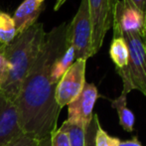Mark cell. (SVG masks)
Returning a JSON list of instances; mask_svg holds the SVG:
<instances>
[{
  "label": "cell",
  "mask_w": 146,
  "mask_h": 146,
  "mask_svg": "<svg viewBox=\"0 0 146 146\" xmlns=\"http://www.w3.org/2000/svg\"><path fill=\"white\" fill-rule=\"evenodd\" d=\"M43 10L42 2L34 0H24L15 10L13 16L17 35L28 30L37 23L39 16Z\"/></svg>",
  "instance_id": "obj_10"
},
{
  "label": "cell",
  "mask_w": 146,
  "mask_h": 146,
  "mask_svg": "<svg viewBox=\"0 0 146 146\" xmlns=\"http://www.w3.org/2000/svg\"><path fill=\"white\" fill-rule=\"evenodd\" d=\"M110 55L115 69H122L128 63V49L125 40L121 36L113 37L110 43Z\"/></svg>",
  "instance_id": "obj_13"
},
{
  "label": "cell",
  "mask_w": 146,
  "mask_h": 146,
  "mask_svg": "<svg viewBox=\"0 0 146 146\" xmlns=\"http://www.w3.org/2000/svg\"><path fill=\"white\" fill-rule=\"evenodd\" d=\"M45 35L44 25L37 22L28 30L18 34L9 44L4 45L10 70L7 81L0 90L12 102L17 98L23 81L38 57Z\"/></svg>",
  "instance_id": "obj_2"
},
{
  "label": "cell",
  "mask_w": 146,
  "mask_h": 146,
  "mask_svg": "<svg viewBox=\"0 0 146 146\" xmlns=\"http://www.w3.org/2000/svg\"><path fill=\"white\" fill-rule=\"evenodd\" d=\"M76 61L75 58V51L74 48L69 45L65 50V52L57 58L53 63L50 70V79L54 85H57L61 78L64 76V74L69 70V68L74 64Z\"/></svg>",
  "instance_id": "obj_12"
},
{
  "label": "cell",
  "mask_w": 146,
  "mask_h": 146,
  "mask_svg": "<svg viewBox=\"0 0 146 146\" xmlns=\"http://www.w3.org/2000/svg\"><path fill=\"white\" fill-rule=\"evenodd\" d=\"M145 13L129 0H114L112 29L113 37L124 33L143 36Z\"/></svg>",
  "instance_id": "obj_6"
},
{
  "label": "cell",
  "mask_w": 146,
  "mask_h": 146,
  "mask_svg": "<svg viewBox=\"0 0 146 146\" xmlns=\"http://www.w3.org/2000/svg\"><path fill=\"white\" fill-rule=\"evenodd\" d=\"M67 1L68 0H56V2H55V6H54L55 11H58L60 8H61Z\"/></svg>",
  "instance_id": "obj_24"
},
{
  "label": "cell",
  "mask_w": 146,
  "mask_h": 146,
  "mask_svg": "<svg viewBox=\"0 0 146 146\" xmlns=\"http://www.w3.org/2000/svg\"><path fill=\"white\" fill-rule=\"evenodd\" d=\"M23 134L17 110L0 90V146Z\"/></svg>",
  "instance_id": "obj_9"
},
{
  "label": "cell",
  "mask_w": 146,
  "mask_h": 146,
  "mask_svg": "<svg viewBox=\"0 0 146 146\" xmlns=\"http://www.w3.org/2000/svg\"><path fill=\"white\" fill-rule=\"evenodd\" d=\"M143 37L146 38V12H145V20H144V30H143Z\"/></svg>",
  "instance_id": "obj_25"
},
{
  "label": "cell",
  "mask_w": 146,
  "mask_h": 146,
  "mask_svg": "<svg viewBox=\"0 0 146 146\" xmlns=\"http://www.w3.org/2000/svg\"><path fill=\"white\" fill-rule=\"evenodd\" d=\"M61 128L67 133L71 146H86V129L69 121H64Z\"/></svg>",
  "instance_id": "obj_15"
},
{
  "label": "cell",
  "mask_w": 146,
  "mask_h": 146,
  "mask_svg": "<svg viewBox=\"0 0 146 146\" xmlns=\"http://www.w3.org/2000/svg\"><path fill=\"white\" fill-rule=\"evenodd\" d=\"M120 139L117 137L110 135L102 125H98V130L96 133V138H94V145L96 146H118Z\"/></svg>",
  "instance_id": "obj_16"
},
{
  "label": "cell",
  "mask_w": 146,
  "mask_h": 146,
  "mask_svg": "<svg viewBox=\"0 0 146 146\" xmlns=\"http://www.w3.org/2000/svg\"><path fill=\"white\" fill-rule=\"evenodd\" d=\"M98 96L96 86L86 83L79 96L68 106L67 121L87 129L92 119L94 108Z\"/></svg>",
  "instance_id": "obj_8"
},
{
  "label": "cell",
  "mask_w": 146,
  "mask_h": 146,
  "mask_svg": "<svg viewBox=\"0 0 146 146\" xmlns=\"http://www.w3.org/2000/svg\"><path fill=\"white\" fill-rule=\"evenodd\" d=\"M9 64L4 52V45H0V88L4 85L9 76Z\"/></svg>",
  "instance_id": "obj_18"
},
{
  "label": "cell",
  "mask_w": 146,
  "mask_h": 146,
  "mask_svg": "<svg viewBox=\"0 0 146 146\" xmlns=\"http://www.w3.org/2000/svg\"><path fill=\"white\" fill-rule=\"evenodd\" d=\"M130 2H132L139 10H141L142 12H146V0H129Z\"/></svg>",
  "instance_id": "obj_22"
},
{
  "label": "cell",
  "mask_w": 146,
  "mask_h": 146,
  "mask_svg": "<svg viewBox=\"0 0 146 146\" xmlns=\"http://www.w3.org/2000/svg\"><path fill=\"white\" fill-rule=\"evenodd\" d=\"M127 94L121 92L118 98L110 100L111 106L116 110L119 118V124L126 132H133L135 124V115L128 108H127Z\"/></svg>",
  "instance_id": "obj_11"
},
{
  "label": "cell",
  "mask_w": 146,
  "mask_h": 146,
  "mask_svg": "<svg viewBox=\"0 0 146 146\" xmlns=\"http://www.w3.org/2000/svg\"><path fill=\"white\" fill-rule=\"evenodd\" d=\"M39 140L26 134H21L4 146H38Z\"/></svg>",
  "instance_id": "obj_20"
},
{
  "label": "cell",
  "mask_w": 146,
  "mask_h": 146,
  "mask_svg": "<svg viewBox=\"0 0 146 146\" xmlns=\"http://www.w3.org/2000/svg\"><path fill=\"white\" fill-rule=\"evenodd\" d=\"M88 3L92 27V48L96 55L112 26L114 0H88Z\"/></svg>",
  "instance_id": "obj_7"
},
{
  "label": "cell",
  "mask_w": 146,
  "mask_h": 146,
  "mask_svg": "<svg viewBox=\"0 0 146 146\" xmlns=\"http://www.w3.org/2000/svg\"><path fill=\"white\" fill-rule=\"evenodd\" d=\"M144 44H145V48H146V38H144Z\"/></svg>",
  "instance_id": "obj_27"
},
{
  "label": "cell",
  "mask_w": 146,
  "mask_h": 146,
  "mask_svg": "<svg viewBox=\"0 0 146 146\" xmlns=\"http://www.w3.org/2000/svg\"><path fill=\"white\" fill-rule=\"evenodd\" d=\"M67 42L74 48L76 60H88L94 56L88 0H81L77 13L71 23L68 24Z\"/></svg>",
  "instance_id": "obj_4"
},
{
  "label": "cell",
  "mask_w": 146,
  "mask_h": 146,
  "mask_svg": "<svg viewBox=\"0 0 146 146\" xmlns=\"http://www.w3.org/2000/svg\"><path fill=\"white\" fill-rule=\"evenodd\" d=\"M125 40L128 49V63L122 69H115L123 84L122 94L139 90L146 96V48L144 37L140 34L119 35ZM118 37V36H115Z\"/></svg>",
  "instance_id": "obj_3"
},
{
  "label": "cell",
  "mask_w": 146,
  "mask_h": 146,
  "mask_svg": "<svg viewBox=\"0 0 146 146\" xmlns=\"http://www.w3.org/2000/svg\"><path fill=\"white\" fill-rule=\"evenodd\" d=\"M34 1H38V2H42V3H43V2H44V1H45V0H34Z\"/></svg>",
  "instance_id": "obj_26"
},
{
  "label": "cell",
  "mask_w": 146,
  "mask_h": 146,
  "mask_svg": "<svg viewBox=\"0 0 146 146\" xmlns=\"http://www.w3.org/2000/svg\"><path fill=\"white\" fill-rule=\"evenodd\" d=\"M118 146H143L142 143L139 141L138 137L137 136H133L131 139H128V140H124L119 142Z\"/></svg>",
  "instance_id": "obj_21"
},
{
  "label": "cell",
  "mask_w": 146,
  "mask_h": 146,
  "mask_svg": "<svg viewBox=\"0 0 146 146\" xmlns=\"http://www.w3.org/2000/svg\"><path fill=\"white\" fill-rule=\"evenodd\" d=\"M17 36L13 17L0 10V45H7Z\"/></svg>",
  "instance_id": "obj_14"
},
{
  "label": "cell",
  "mask_w": 146,
  "mask_h": 146,
  "mask_svg": "<svg viewBox=\"0 0 146 146\" xmlns=\"http://www.w3.org/2000/svg\"><path fill=\"white\" fill-rule=\"evenodd\" d=\"M51 144L52 146H71L67 133L61 127L51 133Z\"/></svg>",
  "instance_id": "obj_19"
},
{
  "label": "cell",
  "mask_w": 146,
  "mask_h": 146,
  "mask_svg": "<svg viewBox=\"0 0 146 146\" xmlns=\"http://www.w3.org/2000/svg\"><path fill=\"white\" fill-rule=\"evenodd\" d=\"M67 29L68 24L62 23L46 33L38 57L14 100L23 133L38 140L57 129L62 108L56 102L57 85L51 82L50 70L68 47Z\"/></svg>",
  "instance_id": "obj_1"
},
{
  "label": "cell",
  "mask_w": 146,
  "mask_h": 146,
  "mask_svg": "<svg viewBox=\"0 0 146 146\" xmlns=\"http://www.w3.org/2000/svg\"><path fill=\"white\" fill-rule=\"evenodd\" d=\"M87 60H76L57 84L55 98L60 108L69 106L79 96L86 85Z\"/></svg>",
  "instance_id": "obj_5"
},
{
  "label": "cell",
  "mask_w": 146,
  "mask_h": 146,
  "mask_svg": "<svg viewBox=\"0 0 146 146\" xmlns=\"http://www.w3.org/2000/svg\"><path fill=\"white\" fill-rule=\"evenodd\" d=\"M100 124V123L98 114L94 113L90 125L86 129V146H96L94 145V138H96V133Z\"/></svg>",
  "instance_id": "obj_17"
},
{
  "label": "cell",
  "mask_w": 146,
  "mask_h": 146,
  "mask_svg": "<svg viewBox=\"0 0 146 146\" xmlns=\"http://www.w3.org/2000/svg\"><path fill=\"white\" fill-rule=\"evenodd\" d=\"M38 146H52L51 144V135L50 136H47L43 139H40L38 143Z\"/></svg>",
  "instance_id": "obj_23"
}]
</instances>
